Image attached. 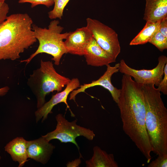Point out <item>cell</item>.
<instances>
[{
	"mask_svg": "<svg viewBox=\"0 0 167 167\" xmlns=\"http://www.w3.org/2000/svg\"><path fill=\"white\" fill-rule=\"evenodd\" d=\"M117 104L124 131L149 163L152 158V148L145 126L146 108L142 85L130 76L123 77Z\"/></svg>",
	"mask_w": 167,
	"mask_h": 167,
	"instance_id": "6da1fadb",
	"label": "cell"
},
{
	"mask_svg": "<svg viewBox=\"0 0 167 167\" xmlns=\"http://www.w3.org/2000/svg\"><path fill=\"white\" fill-rule=\"evenodd\" d=\"M33 21L27 13L13 14L0 25V60L19 58L37 41L34 34Z\"/></svg>",
	"mask_w": 167,
	"mask_h": 167,
	"instance_id": "7a4b0ae2",
	"label": "cell"
},
{
	"mask_svg": "<svg viewBox=\"0 0 167 167\" xmlns=\"http://www.w3.org/2000/svg\"><path fill=\"white\" fill-rule=\"evenodd\" d=\"M146 108L145 126L156 155L167 154V109L161 92L153 84H142Z\"/></svg>",
	"mask_w": 167,
	"mask_h": 167,
	"instance_id": "3957f363",
	"label": "cell"
},
{
	"mask_svg": "<svg viewBox=\"0 0 167 167\" xmlns=\"http://www.w3.org/2000/svg\"><path fill=\"white\" fill-rule=\"evenodd\" d=\"M71 80L56 71L52 61L41 60L40 67L30 75L27 84L36 99L38 109L45 103L47 94L54 91H61Z\"/></svg>",
	"mask_w": 167,
	"mask_h": 167,
	"instance_id": "277c9868",
	"label": "cell"
},
{
	"mask_svg": "<svg viewBox=\"0 0 167 167\" xmlns=\"http://www.w3.org/2000/svg\"><path fill=\"white\" fill-rule=\"evenodd\" d=\"M58 20L54 19L51 21L48 28H42L32 24V29L35 37L39 42L36 50L29 58L21 60L27 65L37 54L45 53L51 55L54 64L59 65L62 56L67 53L63 40L66 39L70 32L62 33L64 28L59 25Z\"/></svg>",
	"mask_w": 167,
	"mask_h": 167,
	"instance_id": "5b68a950",
	"label": "cell"
},
{
	"mask_svg": "<svg viewBox=\"0 0 167 167\" xmlns=\"http://www.w3.org/2000/svg\"><path fill=\"white\" fill-rule=\"evenodd\" d=\"M55 119L57 122L55 129L43 135L49 142L57 139L61 143H72L79 150V147L75 140L77 137L83 136L90 141L95 137V134L92 130L77 125L76 119L69 122L61 113L57 114Z\"/></svg>",
	"mask_w": 167,
	"mask_h": 167,
	"instance_id": "8992f818",
	"label": "cell"
},
{
	"mask_svg": "<svg viewBox=\"0 0 167 167\" xmlns=\"http://www.w3.org/2000/svg\"><path fill=\"white\" fill-rule=\"evenodd\" d=\"M88 28L97 43L115 59L121 52L118 35L112 28L96 19H86Z\"/></svg>",
	"mask_w": 167,
	"mask_h": 167,
	"instance_id": "52a82bcc",
	"label": "cell"
},
{
	"mask_svg": "<svg viewBox=\"0 0 167 167\" xmlns=\"http://www.w3.org/2000/svg\"><path fill=\"white\" fill-rule=\"evenodd\" d=\"M158 63L150 70H136L128 66L123 59L119 63V71L129 75L134 79L137 83L141 84H153L158 87L164 75V68L167 63V57L162 55L158 59Z\"/></svg>",
	"mask_w": 167,
	"mask_h": 167,
	"instance_id": "ba28073f",
	"label": "cell"
},
{
	"mask_svg": "<svg viewBox=\"0 0 167 167\" xmlns=\"http://www.w3.org/2000/svg\"><path fill=\"white\" fill-rule=\"evenodd\" d=\"M119 63L114 66H111L109 64L107 65L106 71L98 79L93 80L90 83L85 84L81 85L79 88L71 92L70 95L69 100H73L75 102V97L79 93L84 92L85 90L90 88L96 86L102 87L107 89L110 92L113 101L117 104L119 97L120 89L114 87L111 83V79L112 75L119 71Z\"/></svg>",
	"mask_w": 167,
	"mask_h": 167,
	"instance_id": "9c48e42d",
	"label": "cell"
},
{
	"mask_svg": "<svg viewBox=\"0 0 167 167\" xmlns=\"http://www.w3.org/2000/svg\"><path fill=\"white\" fill-rule=\"evenodd\" d=\"M79 86L80 82L78 78H74L71 79L63 91L58 92L53 95L49 101L45 102L42 106L37 109L35 113L36 122H37L41 119H42V121L43 122L47 119L49 114L51 113L54 106L62 102L64 103L66 105V108L69 109L71 116L75 117V115L70 109L67 100L70 93Z\"/></svg>",
	"mask_w": 167,
	"mask_h": 167,
	"instance_id": "30bf717a",
	"label": "cell"
},
{
	"mask_svg": "<svg viewBox=\"0 0 167 167\" xmlns=\"http://www.w3.org/2000/svg\"><path fill=\"white\" fill-rule=\"evenodd\" d=\"M92 37L91 32L86 26L70 32L64 41L67 53L84 55L86 47Z\"/></svg>",
	"mask_w": 167,
	"mask_h": 167,
	"instance_id": "8fae6325",
	"label": "cell"
},
{
	"mask_svg": "<svg viewBox=\"0 0 167 167\" xmlns=\"http://www.w3.org/2000/svg\"><path fill=\"white\" fill-rule=\"evenodd\" d=\"M43 136L38 139L27 141V150L28 158L43 164L50 159L55 148Z\"/></svg>",
	"mask_w": 167,
	"mask_h": 167,
	"instance_id": "7c38bea8",
	"label": "cell"
},
{
	"mask_svg": "<svg viewBox=\"0 0 167 167\" xmlns=\"http://www.w3.org/2000/svg\"><path fill=\"white\" fill-rule=\"evenodd\" d=\"M87 64L102 66L116 62V60L97 43L93 37L88 44L84 55Z\"/></svg>",
	"mask_w": 167,
	"mask_h": 167,
	"instance_id": "4fadbf2b",
	"label": "cell"
},
{
	"mask_svg": "<svg viewBox=\"0 0 167 167\" xmlns=\"http://www.w3.org/2000/svg\"><path fill=\"white\" fill-rule=\"evenodd\" d=\"M145 2L144 20L157 22L167 18V0H145Z\"/></svg>",
	"mask_w": 167,
	"mask_h": 167,
	"instance_id": "5bb4252c",
	"label": "cell"
},
{
	"mask_svg": "<svg viewBox=\"0 0 167 167\" xmlns=\"http://www.w3.org/2000/svg\"><path fill=\"white\" fill-rule=\"evenodd\" d=\"M27 141L22 137H17L7 143L5 150L11 156L13 160L18 162V167L23 166L28 160L27 150Z\"/></svg>",
	"mask_w": 167,
	"mask_h": 167,
	"instance_id": "9a60e30c",
	"label": "cell"
},
{
	"mask_svg": "<svg viewBox=\"0 0 167 167\" xmlns=\"http://www.w3.org/2000/svg\"><path fill=\"white\" fill-rule=\"evenodd\" d=\"M92 156L85 161L86 167H118L113 154H109L96 146L93 149Z\"/></svg>",
	"mask_w": 167,
	"mask_h": 167,
	"instance_id": "2e32d148",
	"label": "cell"
},
{
	"mask_svg": "<svg viewBox=\"0 0 167 167\" xmlns=\"http://www.w3.org/2000/svg\"><path fill=\"white\" fill-rule=\"evenodd\" d=\"M160 22L147 21L143 29L131 41L130 45H143L148 42L159 30Z\"/></svg>",
	"mask_w": 167,
	"mask_h": 167,
	"instance_id": "e0dca14e",
	"label": "cell"
},
{
	"mask_svg": "<svg viewBox=\"0 0 167 167\" xmlns=\"http://www.w3.org/2000/svg\"><path fill=\"white\" fill-rule=\"evenodd\" d=\"M70 0H54V6L48 13L49 18L51 19L59 18L61 19L63 16L64 9Z\"/></svg>",
	"mask_w": 167,
	"mask_h": 167,
	"instance_id": "ac0fdd59",
	"label": "cell"
},
{
	"mask_svg": "<svg viewBox=\"0 0 167 167\" xmlns=\"http://www.w3.org/2000/svg\"><path fill=\"white\" fill-rule=\"evenodd\" d=\"M148 42L154 45L161 52L167 49V38L159 30L154 34Z\"/></svg>",
	"mask_w": 167,
	"mask_h": 167,
	"instance_id": "d6986e66",
	"label": "cell"
},
{
	"mask_svg": "<svg viewBox=\"0 0 167 167\" xmlns=\"http://www.w3.org/2000/svg\"><path fill=\"white\" fill-rule=\"evenodd\" d=\"M148 167H167V154L159 155L148 165Z\"/></svg>",
	"mask_w": 167,
	"mask_h": 167,
	"instance_id": "ffe728a7",
	"label": "cell"
},
{
	"mask_svg": "<svg viewBox=\"0 0 167 167\" xmlns=\"http://www.w3.org/2000/svg\"><path fill=\"white\" fill-rule=\"evenodd\" d=\"M18 2L20 3H30L31 4L32 8H33L39 5H44L47 7H49L54 4V0H19Z\"/></svg>",
	"mask_w": 167,
	"mask_h": 167,
	"instance_id": "44dd1931",
	"label": "cell"
},
{
	"mask_svg": "<svg viewBox=\"0 0 167 167\" xmlns=\"http://www.w3.org/2000/svg\"><path fill=\"white\" fill-rule=\"evenodd\" d=\"M164 76L160 84L158 86L157 89L164 94H167V63L164 67Z\"/></svg>",
	"mask_w": 167,
	"mask_h": 167,
	"instance_id": "7402d4cb",
	"label": "cell"
},
{
	"mask_svg": "<svg viewBox=\"0 0 167 167\" xmlns=\"http://www.w3.org/2000/svg\"><path fill=\"white\" fill-rule=\"evenodd\" d=\"M9 10L8 4L5 2H0V25L6 19Z\"/></svg>",
	"mask_w": 167,
	"mask_h": 167,
	"instance_id": "603a6c76",
	"label": "cell"
},
{
	"mask_svg": "<svg viewBox=\"0 0 167 167\" xmlns=\"http://www.w3.org/2000/svg\"><path fill=\"white\" fill-rule=\"evenodd\" d=\"M159 31L167 38V18L163 19L160 21Z\"/></svg>",
	"mask_w": 167,
	"mask_h": 167,
	"instance_id": "cb8c5ba5",
	"label": "cell"
},
{
	"mask_svg": "<svg viewBox=\"0 0 167 167\" xmlns=\"http://www.w3.org/2000/svg\"><path fill=\"white\" fill-rule=\"evenodd\" d=\"M81 156H80L79 158L76 159L71 161H68L66 164V166L67 167H79L81 163Z\"/></svg>",
	"mask_w": 167,
	"mask_h": 167,
	"instance_id": "d4e9b609",
	"label": "cell"
},
{
	"mask_svg": "<svg viewBox=\"0 0 167 167\" xmlns=\"http://www.w3.org/2000/svg\"><path fill=\"white\" fill-rule=\"evenodd\" d=\"M9 90V88L7 86L0 88V96L5 95L8 92Z\"/></svg>",
	"mask_w": 167,
	"mask_h": 167,
	"instance_id": "484cf974",
	"label": "cell"
},
{
	"mask_svg": "<svg viewBox=\"0 0 167 167\" xmlns=\"http://www.w3.org/2000/svg\"><path fill=\"white\" fill-rule=\"evenodd\" d=\"M5 0H0V2H5Z\"/></svg>",
	"mask_w": 167,
	"mask_h": 167,
	"instance_id": "4316f807",
	"label": "cell"
},
{
	"mask_svg": "<svg viewBox=\"0 0 167 167\" xmlns=\"http://www.w3.org/2000/svg\"><path fill=\"white\" fill-rule=\"evenodd\" d=\"M1 159V156H0V160Z\"/></svg>",
	"mask_w": 167,
	"mask_h": 167,
	"instance_id": "83f0119b",
	"label": "cell"
},
{
	"mask_svg": "<svg viewBox=\"0 0 167 167\" xmlns=\"http://www.w3.org/2000/svg\"></svg>",
	"mask_w": 167,
	"mask_h": 167,
	"instance_id": "f1b7e54d",
	"label": "cell"
}]
</instances>
